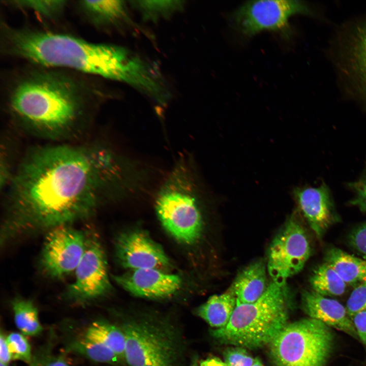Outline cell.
Masks as SVG:
<instances>
[{"label": "cell", "mask_w": 366, "mask_h": 366, "mask_svg": "<svg viewBox=\"0 0 366 366\" xmlns=\"http://www.w3.org/2000/svg\"><path fill=\"white\" fill-rule=\"evenodd\" d=\"M131 176L128 159L106 145L35 149L12 177L1 244L90 218L104 197L127 191Z\"/></svg>", "instance_id": "1"}, {"label": "cell", "mask_w": 366, "mask_h": 366, "mask_svg": "<svg viewBox=\"0 0 366 366\" xmlns=\"http://www.w3.org/2000/svg\"><path fill=\"white\" fill-rule=\"evenodd\" d=\"M14 77L6 92L9 113L24 126L49 138L72 132L99 95L94 86L64 69L38 66Z\"/></svg>", "instance_id": "2"}, {"label": "cell", "mask_w": 366, "mask_h": 366, "mask_svg": "<svg viewBox=\"0 0 366 366\" xmlns=\"http://www.w3.org/2000/svg\"><path fill=\"white\" fill-rule=\"evenodd\" d=\"M5 54L38 66L72 70L125 82L132 70L131 52L115 45L91 43L71 35L2 24Z\"/></svg>", "instance_id": "3"}, {"label": "cell", "mask_w": 366, "mask_h": 366, "mask_svg": "<svg viewBox=\"0 0 366 366\" xmlns=\"http://www.w3.org/2000/svg\"><path fill=\"white\" fill-rule=\"evenodd\" d=\"M290 301L287 284L272 281L256 301L237 304L228 323L211 334L221 343L246 349L269 345L288 323Z\"/></svg>", "instance_id": "4"}, {"label": "cell", "mask_w": 366, "mask_h": 366, "mask_svg": "<svg viewBox=\"0 0 366 366\" xmlns=\"http://www.w3.org/2000/svg\"><path fill=\"white\" fill-rule=\"evenodd\" d=\"M191 161L184 157L175 164L159 188L157 215L166 230L185 243L195 242L202 230L199 188Z\"/></svg>", "instance_id": "5"}, {"label": "cell", "mask_w": 366, "mask_h": 366, "mask_svg": "<svg viewBox=\"0 0 366 366\" xmlns=\"http://www.w3.org/2000/svg\"><path fill=\"white\" fill-rule=\"evenodd\" d=\"M334 334L321 321L307 318L288 323L269 345L274 366H324Z\"/></svg>", "instance_id": "6"}, {"label": "cell", "mask_w": 366, "mask_h": 366, "mask_svg": "<svg viewBox=\"0 0 366 366\" xmlns=\"http://www.w3.org/2000/svg\"><path fill=\"white\" fill-rule=\"evenodd\" d=\"M122 330L126 340L124 359L129 366H175L178 343L167 326L141 320L126 323Z\"/></svg>", "instance_id": "7"}, {"label": "cell", "mask_w": 366, "mask_h": 366, "mask_svg": "<svg viewBox=\"0 0 366 366\" xmlns=\"http://www.w3.org/2000/svg\"><path fill=\"white\" fill-rule=\"evenodd\" d=\"M312 14L309 6L300 1H251L233 12L230 20L233 27L245 37L269 30L289 38L292 34L290 18L296 14Z\"/></svg>", "instance_id": "8"}, {"label": "cell", "mask_w": 366, "mask_h": 366, "mask_svg": "<svg viewBox=\"0 0 366 366\" xmlns=\"http://www.w3.org/2000/svg\"><path fill=\"white\" fill-rule=\"evenodd\" d=\"M311 253L302 225L292 216L272 240L268 252L267 270L272 281L286 283L302 270Z\"/></svg>", "instance_id": "9"}, {"label": "cell", "mask_w": 366, "mask_h": 366, "mask_svg": "<svg viewBox=\"0 0 366 366\" xmlns=\"http://www.w3.org/2000/svg\"><path fill=\"white\" fill-rule=\"evenodd\" d=\"M75 274L74 282L65 292V297L74 302H89L102 297L110 289L105 254L94 233L86 232L85 249Z\"/></svg>", "instance_id": "10"}, {"label": "cell", "mask_w": 366, "mask_h": 366, "mask_svg": "<svg viewBox=\"0 0 366 366\" xmlns=\"http://www.w3.org/2000/svg\"><path fill=\"white\" fill-rule=\"evenodd\" d=\"M86 232L71 225L54 228L46 234L40 258L43 272L60 279L75 270L85 249Z\"/></svg>", "instance_id": "11"}, {"label": "cell", "mask_w": 366, "mask_h": 366, "mask_svg": "<svg viewBox=\"0 0 366 366\" xmlns=\"http://www.w3.org/2000/svg\"><path fill=\"white\" fill-rule=\"evenodd\" d=\"M120 264L131 270L167 267L169 260L162 247L143 232L134 231L120 235L115 243Z\"/></svg>", "instance_id": "12"}, {"label": "cell", "mask_w": 366, "mask_h": 366, "mask_svg": "<svg viewBox=\"0 0 366 366\" xmlns=\"http://www.w3.org/2000/svg\"><path fill=\"white\" fill-rule=\"evenodd\" d=\"M115 281L131 294L146 298H163L176 292L180 288L179 276L156 268H144L113 276Z\"/></svg>", "instance_id": "13"}, {"label": "cell", "mask_w": 366, "mask_h": 366, "mask_svg": "<svg viewBox=\"0 0 366 366\" xmlns=\"http://www.w3.org/2000/svg\"><path fill=\"white\" fill-rule=\"evenodd\" d=\"M293 194L309 226L318 237H321L336 220L329 188L323 183L318 187L295 188Z\"/></svg>", "instance_id": "14"}, {"label": "cell", "mask_w": 366, "mask_h": 366, "mask_svg": "<svg viewBox=\"0 0 366 366\" xmlns=\"http://www.w3.org/2000/svg\"><path fill=\"white\" fill-rule=\"evenodd\" d=\"M301 306L310 318L358 339L346 308L337 300L326 297L313 290H304L301 294Z\"/></svg>", "instance_id": "15"}, {"label": "cell", "mask_w": 366, "mask_h": 366, "mask_svg": "<svg viewBox=\"0 0 366 366\" xmlns=\"http://www.w3.org/2000/svg\"><path fill=\"white\" fill-rule=\"evenodd\" d=\"M343 53L345 70L354 81L358 95L366 102V20L355 26Z\"/></svg>", "instance_id": "16"}, {"label": "cell", "mask_w": 366, "mask_h": 366, "mask_svg": "<svg viewBox=\"0 0 366 366\" xmlns=\"http://www.w3.org/2000/svg\"><path fill=\"white\" fill-rule=\"evenodd\" d=\"M267 265L263 260H256L243 269L232 284L237 304L250 303L258 300L266 291Z\"/></svg>", "instance_id": "17"}, {"label": "cell", "mask_w": 366, "mask_h": 366, "mask_svg": "<svg viewBox=\"0 0 366 366\" xmlns=\"http://www.w3.org/2000/svg\"><path fill=\"white\" fill-rule=\"evenodd\" d=\"M78 6L89 21L97 27L116 26L128 18L125 1H79Z\"/></svg>", "instance_id": "18"}, {"label": "cell", "mask_w": 366, "mask_h": 366, "mask_svg": "<svg viewBox=\"0 0 366 366\" xmlns=\"http://www.w3.org/2000/svg\"><path fill=\"white\" fill-rule=\"evenodd\" d=\"M237 304L232 285L224 292L210 296L197 309V313L215 329L225 327L229 322Z\"/></svg>", "instance_id": "19"}, {"label": "cell", "mask_w": 366, "mask_h": 366, "mask_svg": "<svg viewBox=\"0 0 366 366\" xmlns=\"http://www.w3.org/2000/svg\"><path fill=\"white\" fill-rule=\"evenodd\" d=\"M324 260L346 284H354L363 281L366 277V260L340 249H328L325 253Z\"/></svg>", "instance_id": "20"}, {"label": "cell", "mask_w": 366, "mask_h": 366, "mask_svg": "<svg viewBox=\"0 0 366 366\" xmlns=\"http://www.w3.org/2000/svg\"><path fill=\"white\" fill-rule=\"evenodd\" d=\"M112 351L119 359L124 358L126 340L122 329L103 321L93 322L84 334Z\"/></svg>", "instance_id": "21"}, {"label": "cell", "mask_w": 366, "mask_h": 366, "mask_svg": "<svg viewBox=\"0 0 366 366\" xmlns=\"http://www.w3.org/2000/svg\"><path fill=\"white\" fill-rule=\"evenodd\" d=\"M309 282L313 291L324 296L341 295L346 288V283L325 262L314 269Z\"/></svg>", "instance_id": "22"}, {"label": "cell", "mask_w": 366, "mask_h": 366, "mask_svg": "<svg viewBox=\"0 0 366 366\" xmlns=\"http://www.w3.org/2000/svg\"><path fill=\"white\" fill-rule=\"evenodd\" d=\"M15 324L24 336H37L43 327L40 323L37 307L29 299L16 298L12 302Z\"/></svg>", "instance_id": "23"}, {"label": "cell", "mask_w": 366, "mask_h": 366, "mask_svg": "<svg viewBox=\"0 0 366 366\" xmlns=\"http://www.w3.org/2000/svg\"><path fill=\"white\" fill-rule=\"evenodd\" d=\"M66 350L96 362L114 363L119 359L108 347L85 336L71 341Z\"/></svg>", "instance_id": "24"}, {"label": "cell", "mask_w": 366, "mask_h": 366, "mask_svg": "<svg viewBox=\"0 0 366 366\" xmlns=\"http://www.w3.org/2000/svg\"><path fill=\"white\" fill-rule=\"evenodd\" d=\"M131 2L141 12L144 19L153 21L170 17L180 11L184 5L182 1H135Z\"/></svg>", "instance_id": "25"}, {"label": "cell", "mask_w": 366, "mask_h": 366, "mask_svg": "<svg viewBox=\"0 0 366 366\" xmlns=\"http://www.w3.org/2000/svg\"><path fill=\"white\" fill-rule=\"evenodd\" d=\"M7 4L16 8L25 9L35 12L43 17L54 19L63 12L67 1H8Z\"/></svg>", "instance_id": "26"}, {"label": "cell", "mask_w": 366, "mask_h": 366, "mask_svg": "<svg viewBox=\"0 0 366 366\" xmlns=\"http://www.w3.org/2000/svg\"><path fill=\"white\" fill-rule=\"evenodd\" d=\"M12 359L30 363L32 361L31 347L24 335L12 332L6 337Z\"/></svg>", "instance_id": "27"}, {"label": "cell", "mask_w": 366, "mask_h": 366, "mask_svg": "<svg viewBox=\"0 0 366 366\" xmlns=\"http://www.w3.org/2000/svg\"><path fill=\"white\" fill-rule=\"evenodd\" d=\"M223 355L227 366H252L255 359L246 348L238 346L227 348Z\"/></svg>", "instance_id": "28"}, {"label": "cell", "mask_w": 366, "mask_h": 366, "mask_svg": "<svg viewBox=\"0 0 366 366\" xmlns=\"http://www.w3.org/2000/svg\"><path fill=\"white\" fill-rule=\"evenodd\" d=\"M346 310L352 319L356 314L366 310V283L362 281L351 292L346 304Z\"/></svg>", "instance_id": "29"}, {"label": "cell", "mask_w": 366, "mask_h": 366, "mask_svg": "<svg viewBox=\"0 0 366 366\" xmlns=\"http://www.w3.org/2000/svg\"><path fill=\"white\" fill-rule=\"evenodd\" d=\"M348 187L354 194L350 204L362 211H366V168L361 177L357 180L349 183Z\"/></svg>", "instance_id": "30"}, {"label": "cell", "mask_w": 366, "mask_h": 366, "mask_svg": "<svg viewBox=\"0 0 366 366\" xmlns=\"http://www.w3.org/2000/svg\"><path fill=\"white\" fill-rule=\"evenodd\" d=\"M349 241L355 250L366 257V222L351 232Z\"/></svg>", "instance_id": "31"}, {"label": "cell", "mask_w": 366, "mask_h": 366, "mask_svg": "<svg viewBox=\"0 0 366 366\" xmlns=\"http://www.w3.org/2000/svg\"><path fill=\"white\" fill-rule=\"evenodd\" d=\"M352 320L358 339L360 340L366 349V310L355 315Z\"/></svg>", "instance_id": "32"}, {"label": "cell", "mask_w": 366, "mask_h": 366, "mask_svg": "<svg viewBox=\"0 0 366 366\" xmlns=\"http://www.w3.org/2000/svg\"><path fill=\"white\" fill-rule=\"evenodd\" d=\"M12 360V356L7 343L6 337L1 332L0 336V361L8 365Z\"/></svg>", "instance_id": "33"}, {"label": "cell", "mask_w": 366, "mask_h": 366, "mask_svg": "<svg viewBox=\"0 0 366 366\" xmlns=\"http://www.w3.org/2000/svg\"><path fill=\"white\" fill-rule=\"evenodd\" d=\"M197 366H227L224 361L217 357H209L201 361Z\"/></svg>", "instance_id": "34"}, {"label": "cell", "mask_w": 366, "mask_h": 366, "mask_svg": "<svg viewBox=\"0 0 366 366\" xmlns=\"http://www.w3.org/2000/svg\"><path fill=\"white\" fill-rule=\"evenodd\" d=\"M45 366H70L62 359H56L48 362Z\"/></svg>", "instance_id": "35"}, {"label": "cell", "mask_w": 366, "mask_h": 366, "mask_svg": "<svg viewBox=\"0 0 366 366\" xmlns=\"http://www.w3.org/2000/svg\"><path fill=\"white\" fill-rule=\"evenodd\" d=\"M252 366H263L260 359L258 358H255L254 362Z\"/></svg>", "instance_id": "36"}, {"label": "cell", "mask_w": 366, "mask_h": 366, "mask_svg": "<svg viewBox=\"0 0 366 366\" xmlns=\"http://www.w3.org/2000/svg\"><path fill=\"white\" fill-rule=\"evenodd\" d=\"M0 366H7V365H6V364H3V363H1Z\"/></svg>", "instance_id": "37"}, {"label": "cell", "mask_w": 366, "mask_h": 366, "mask_svg": "<svg viewBox=\"0 0 366 366\" xmlns=\"http://www.w3.org/2000/svg\"><path fill=\"white\" fill-rule=\"evenodd\" d=\"M362 281H363L364 282H365L366 283V277L364 278V279Z\"/></svg>", "instance_id": "38"}]
</instances>
